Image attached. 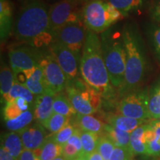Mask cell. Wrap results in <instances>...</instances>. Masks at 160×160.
<instances>
[{"label": "cell", "mask_w": 160, "mask_h": 160, "mask_svg": "<svg viewBox=\"0 0 160 160\" xmlns=\"http://www.w3.org/2000/svg\"><path fill=\"white\" fill-rule=\"evenodd\" d=\"M76 130H77V128L74 126L72 125L71 123H69L65 128H63L61 131L51 135V137L55 142L63 146L69 141V139L75 133Z\"/></svg>", "instance_id": "33"}, {"label": "cell", "mask_w": 160, "mask_h": 160, "mask_svg": "<svg viewBox=\"0 0 160 160\" xmlns=\"http://www.w3.org/2000/svg\"><path fill=\"white\" fill-rule=\"evenodd\" d=\"M147 157L157 158L160 157V142L157 139L147 144Z\"/></svg>", "instance_id": "37"}, {"label": "cell", "mask_w": 160, "mask_h": 160, "mask_svg": "<svg viewBox=\"0 0 160 160\" xmlns=\"http://www.w3.org/2000/svg\"><path fill=\"white\" fill-rule=\"evenodd\" d=\"M89 156H86V155H83L82 154L81 156H79L77 159H76L75 160H88Z\"/></svg>", "instance_id": "45"}, {"label": "cell", "mask_w": 160, "mask_h": 160, "mask_svg": "<svg viewBox=\"0 0 160 160\" xmlns=\"http://www.w3.org/2000/svg\"><path fill=\"white\" fill-rule=\"evenodd\" d=\"M104 133L113 142L116 147L124 148L131 151V133L121 131L110 125H106Z\"/></svg>", "instance_id": "23"}, {"label": "cell", "mask_w": 160, "mask_h": 160, "mask_svg": "<svg viewBox=\"0 0 160 160\" xmlns=\"http://www.w3.org/2000/svg\"><path fill=\"white\" fill-rule=\"evenodd\" d=\"M33 119H34L33 112L28 110L23 112L21 115L14 119L5 121V125L7 128L11 131L19 132L31 125V123Z\"/></svg>", "instance_id": "28"}, {"label": "cell", "mask_w": 160, "mask_h": 160, "mask_svg": "<svg viewBox=\"0 0 160 160\" xmlns=\"http://www.w3.org/2000/svg\"><path fill=\"white\" fill-rule=\"evenodd\" d=\"M102 51L112 85L118 95L125 82L126 53L122 28L113 25L100 33Z\"/></svg>", "instance_id": "4"}, {"label": "cell", "mask_w": 160, "mask_h": 160, "mask_svg": "<svg viewBox=\"0 0 160 160\" xmlns=\"http://www.w3.org/2000/svg\"><path fill=\"white\" fill-rule=\"evenodd\" d=\"M1 147L13 156L16 160H19L22 152L25 149L19 133L13 131L8 132L2 135Z\"/></svg>", "instance_id": "19"}, {"label": "cell", "mask_w": 160, "mask_h": 160, "mask_svg": "<svg viewBox=\"0 0 160 160\" xmlns=\"http://www.w3.org/2000/svg\"><path fill=\"white\" fill-rule=\"evenodd\" d=\"M149 89L140 88L120 98L117 103L119 114L141 120L151 119L149 113Z\"/></svg>", "instance_id": "7"}, {"label": "cell", "mask_w": 160, "mask_h": 160, "mask_svg": "<svg viewBox=\"0 0 160 160\" xmlns=\"http://www.w3.org/2000/svg\"><path fill=\"white\" fill-rule=\"evenodd\" d=\"M44 51L29 45L11 49L8 53L9 64L15 77L39 65Z\"/></svg>", "instance_id": "9"}, {"label": "cell", "mask_w": 160, "mask_h": 160, "mask_svg": "<svg viewBox=\"0 0 160 160\" xmlns=\"http://www.w3.org/2000/svg\"><path fill=\"white\" fill-rule=\"evenodd\" d=\"M9 98L10 102L13 101L17 98H23L27 100L30 104H31L33 101V94L24 84L16 81L10 91Z\"/></svg>", "instance_id": "32"}, {"label": "cell", "mask_w": 160, "mask_h": 160, "mask_svg": "<svg viewBox=\"0 0 160 160\" xmlns=\"http://www.w3.org/2000/svg\"><path fill=\"white\" fill-rule=\"evenodd\" d=\"M149 11L152 19L160 25V0H154L153 2Z\"/></svg>", "instance_id": "38"}, {"label": "cell", "mask_w": 160, "mask_h": 160, "mask_svg": "<svg viewBox=\"0 0 160 160\" xmlns=\"http://www.w3.org/2000/svg\"><path fill=\"white\" fill-rule=\"evenodd\" d=\"M0 160H16L5 148L1 147L0 149Z\"/></svg>", "instance_id": "42"}, {"label": "cell", "mask_w": 160, "mask_h": 160, "mask_svg": "<svg viewBox=\"0 0 160 160\" xmlns=\"http://www.w3.org/2000/svg\"><path fill=\"white\" fill-rule=\"evenodd\" d=\"M17 81L11 68L5 63L1 65L0 71V85H1V97L5 103L10 102L9 93Z\"/></svg>", "instance_id": "20"}, {"label": "cell", "mask_w": 160, "mask_h": 160, "mask_svg": "<svg viewBox=\"0 0 160 160\" xmlns=\"http://www.w3.org/2000/svg\"><path fill=\"white\" fill-rule=\"evenodd\" d=\"M133 153L121 147H116L109 160H133Z\"/></svg>", "instance_id": "35"}, {"label": "cell", "mask_w": 160, "mask_h": 160, "mask_svg": "<svg viewBox=\"0 0 160 160\" xmlns=\"http://www.w3.org/2000/svg\"><path fill=\"white\" fill-rule=\"evenodd\" d=\"M56 95L53 92L47 91L36 98L33 115L37 122L42 124L54 113L53 101Z\"/></svg>", "instance_id": "14"}, {"label": "cell", "mask_w": 160, "mask_h": 160, "mask_svg": "<svg viewBox=\"0 0 160 160\" xmlns=\"http://www.w3.org/2000/svg\"><path fill=\"white\" fill-rule=\"evenodd\" d=\"M82 154L81 151L68 142L62 146V156L67 160H75Z\"/></svg>", "instance_id": "36"}, {"label": "cell", "mask_w": 160, "mask_h": 160, "mask_svg": "<svg viewBox=\"0 0 160 160\" xmlns=\"http://www.w3.org/2000/svg\"><path fill=\"white\" fill-rule=\"evenodd\" d=\"M116 148L113 142L105 133L99 135L97 151L101 154L104 160H109Z\"/></svg>", "instance_id": "31"}, {"label": "cell", "mask_w": 160, "mask_h": 160, "mask_svg": "<svg viewBox=\"0 0 160 160\" xmlns=\"http://www.w3.org/2000/svg\"><path fill=\"white\" fill-rule=\"evenodd\" d=\"M106 120L108 125L121 131L131 133L139 126L147 123L150 120H141L125 117L121 114L108 113L106 116Z\"/></svg>", "instance_id": "18"}, {"label": "cell", "mask_w": 160, "mask_h": 160, "mask_svg": "<svg viewBox=\"0 0 160 160\" xmlns=\"http://www.w3.org/2000/svg\"><path fill=\"white\" fill-rule=\"evenodd\" d=\"M14 102L22 112H25L29 110L30 103L27 100L23 99V98H17V99H14Z\"/></svg>", "instance_id": "41"}, {"label": "cell", "mask_w": 160, "mask_h": 160, "mask_svg": "<svg viewBox=\"0 0 160 160\" xmlns=\"http://www.w3.org/2000/svg\"><path fill=\"white\" fill-rule=\"evenodd\" d=\"M82 17L86 28L100 34L125 17L106 0H93L83 5Z\"/></svg>", "instance_id": "5"}, {"label": "cell", "mask_w": 160, "mask_h": 160, "mask_svg": "<svg viewBox=\"0 0 160 160\" xmlns=\"http://www.w3.org/2000/svg\"><path fill=\"white\" fill-rule=\"evenodd\" d=\"M116 9L121 12L125 17L130 13L139 11L144 7L145 0H106Z\"/></svg>", "instance_id": "25"}, {"label": "cell", "mask_w": 160, "mask_h": 160, "mask_svg": "<svg viewBox=\"0 0 160 160\" xmlns=\"http://www.w3.org/2000/svg\"><path fill=\"white\" fill-rule=\"evenodd\" d=\"M13 5L9 0H0V38L7 40L13 28Z\"/></svg>", "instance_id": "16"}, {"label": "cell", "mask_w": 160, "mask_h": 160, "mask_svg": "<svg viewBox=\"0 0 160 160\" xmlns=\"http://www.w3.org/2000/svg\"><path fill=\"white\" fill-rule=\"evenodd\" d=\"M88 30L84 25H69L55 32L54 42H59L71 50L79 60L87 39Z\"/></svg>", "instance_id": "11"}, {"label": "cell", "mask_w": 160, "mask_h": 160, "mask_svg": "<svg viewBox=\"0 0 160 160\" xmlns=\"http://www.w3.org/2000/svg\"><path fill=\"white\" fill-rule=\"evenodd\" d=\"M16 39L40 51L54 42L49 19V9L41 0H25L13 25Z\"/></svg>", "instance_id": "1"}, {"label": "cell", "mask_w": 160, "mask_h": 160, "mask_svg": "<svg viewBox=\"0 0 160 160\" xmlns=\"http://www.w3.org/2000/svg\"><path fill=\"white\" fill-rule=\"evenodd\" d=\"M150 123L155 133L156 139L160 142V119H151Z\"/></svg>", "instance_id": "40"}, {"label": "cell", "mask_w": 160, "mask_h": 160, "mask_svg": "<svg viewBox=\"0 0 160 160\" xmlns=\"http://www.w3.org/2000/svg\"><path fill=\"white\" fill-rule=\"evenodd\" d=\"M80 6L69 0H61L52 5L49 8V19L51 31L54 34L65 26L83 25Z\"/></svg>", "instance_id": "8"}, {"label": "cell", "mask_w": 160, "mask_h": 160, "mask_svg": "<svg viewBox=\"0 0 160 160\" xmlns=\"http://www.w3.org/2000/svg\"><path fill=\"white\" fill-rule=\"evenodd\" d=\"M70 121H71V118L65 117V116L59 114V113H53L51 117L42 125L44 126L45 129L48 130L50 132H51L52 134H53V133L61 131L63 128L68 125Z\"/></svg>", "instance_id": "29"}, {"label": "cell", "mask_w": 160, "mask_h": 160, "mask_svg": "<svg viewBox=\"0 0 160 160\" xmlns=\"http://www.w3.org/2000/svg\"><path fill=\"white\" fill-rule=\"evenodd\" d=\"M18 133L21 137L24 148L33 151L41 148L48 137L44 126L38 122L29 125Z\"/></svg>", "instance_id": "13"}, {"label": "cell", "mask_w": 160, "mask_h": 160, "mask_svg": "<svg viewBox=\"0 0 160 160\" xmlns=\"http://www.w3.org/2000/svg\"><path fill=\"white\" fill-rule=\"evenodd\" d=\"M126 53L125 82L119 93V99L130 92L142 88L150 71V62L142 37L137 26L127 23L122 28Z\"/></svg>", "instance_id": "3"}, {"label": "cell", "mask_w": 160, "mask_h": 160, "mask_svg": "<svg viewBox=\"0 0 160 160\" xmlns=\"http://www.w3.org/2000/svg\"><path fill=\"white\" fill-rule=\"evenodd\" d=\"M25 76L24 84L33 95L39 96L48 91L45 85L42 68L38 65L31 71L22 73Z\"/></svg>", "instance_id": "15"}, {"label": "cell", "mask_w": 160, "mask_h": 160, "mask_svg": "<svg viewBox=\"0 0 160 160\" xmlns=\"http://www.w3.org/2000/svg\"><path fill=\"white\" fill-rule=\"evenodd\" d=\"M148 122L139 126L131 133V149L133 156L147 157V145L145 140V132Z\"/></svg>", "instance_id": "21"}, {"label": "cell", "mask_w": 160, "mask_h": 160, "mask_svg": "<svg viewBox=\"0 0 160 160\" xmlns=\"http://www.w3.org/2000/svg\"><path fill=\"white\" fill-rule=\"evenodd\" d=\"M53 160H67V159H66L65 158L63 157V156H61V157H57V158H55V159H53Z\"/></svg>", "instance_id": "46"}, {"label": "cell", "mask_w": 160, "mask_h": 160, "mask_svg": "<svg viewBox=\"0 0 160 160\" xmlns=\"http://www.w3.org/2000/svg\"><path fill=\"white\" fill-rule=\"evenodd\" d=\"M99 135L88 131H80V139L82 146V154L90 156L97 151V142Z\"/></svg>", "instance_id": "30"}, {"label": "cell", "mask_w": 160, "mask_h": 160, "mask_svg": "<svg viewBox=\"0 0 160 160\" xmlns=\"http://www.w3.org/2000/svg\"><path fill=\"white\" fill-rule=\"evenodd\" d=\"M69 1L75 3V4H77V5H85L86 3L89 2L91 1H93V0H69Z\"/></svg>", "instance_id": "44"}, {"label": "cell", "mask_w": 160, "mask_h": 160, "mask_svg": "<svg viewBox=\"0 0 160 160\" xmlns=\"http://www.w3.org/2000/svg\"><path fill=\"white\" fill-rule=\"evenodd\" d=\"M80 74L86 84L108 103L119 98L110 79L101 47L100 36L88 31L80 59Z\"/></svg>", "instance_id": "2"}, {"label": "cell", "mask_w": 160, "mask_h": 160, "mask_svg": "<svg viewBox=\"0 0 160 160\" xmlns=\"http://www.w3.org/2000/svg\"><path fill=\"white\" fill-rule=\"evenodd\" d=\"M35 152L40 160H53L62 156V146L55 142L51 136H48L41 148Z\"/></svg>", "instance_id": "22"}, {"label": "cell", "mask_w": 160, "mask_h": 160, "mask_svg": "<svg viewBox=\"0 0 160 160\" xmlns=\"http://www.w3.org/2000/svg\"><path fill=\"white\" fill-rule=\"evenodd\" d=\"M53 112L69 118L74 117L77 113L68 97L62 93L56 95L53 101Z\"/></svg>", "instance_id": "27"}, {"label": "cell", "mask_w": 160, "mask_h": 160, "mask_svg": "<svg viewBox=\"0 0 160 160\" xmlns=\"http://www.w3.org/2000/svg\"><path fill=\"white\" fill-rule=\"evenodd\" d=\"M73 117V122L72 125L80 131L91 132L98 135L103 134L105 132L106 124H104L101 120L92 115L77 113Z\"/></svg>", "instance_id": "17"}, {"label": "cell", "mask_w": 160, "mask_h": 160, "mask_svg": "<svg viewBox=\"0 0 160 160\" xmlns=\"http://www.w3.org/2000/svg\"><path fill=\"white\" fill-rule=\"evenodd\" d=\"M148 107L151 119H160V77L149 90Z\"/></svg>", "instance_id": "24"}, {"label": "cell", "mask_w": 160, "mask_h": 160, "mask_svg": "<svg viewBox=\"0 0 160 160\" xmlns=\"http://www.w3.org/2000/svg\"><path fill=\"white\" fill-rule=\"evenodd\" d=\"M148 41L155 57L160 63V25L150 23L146 28Z\"/></svg>", "instance_id": "26"}, {"label": "cell", "mask_w": 160, "mask_h": 160, "mask_svg": "<svg viewBox=\"0 0 160 160\" xmlns=\"http://www.w3.org/2000/svg\"><path fill=\"white\" fill-rule=\"evenodd\" d=\"M88 160H104V159L99 152L97 151H95L89 156Z\"/></svg>", "instance_id": "43"}, {"label": "cell", "mask_w": 160, "mask_h": 160, "mask_svg": "<svg viewBox=\"0 0 160 160\" xmlns=\"http://www.w3.org/2000/svg\"><path fill=\"white\" fill-rule=\"evenodd\" d=\"M49 50L65 73L68 82L81 78L80 60L71 50L57 41L51 44Z\"/></svg>", "instance_id": "12"}, {"label": "cell", "mask_w": 160, "mask_h": 160, "mask_svg": "<svg viewBox=\"0 0 160 160\" xmlns=\"http://www.w3.org/2000/svg\"><path fill=\"white\" fill-rule=\"evenodd\" d=\"M22 113L23 112L18 107L14 100H13V101L10 102L8 103H6L5 108H4V119H5V121L14 119Z\"/></svg>", "instance_id": "34"}, {"label": "cell", "mask_w": 160, "mask_h": 160, "mask_svg": "<svg viewBox=\"0 0 160 160\" xmlns=\"http://www.w3.org/2000/svg\"><path fill=\"white\" fill-rule=\"evenodd\" d=\"M65 91L77 113L92 115L101 108L102 98L86 84L82 77L68 82Z\"/></svg>", "instance_id": "6"}, {"label": "cell", "mask_w": 160, "mask_h": 160, "mask_svg": "<svg viewBox=\"0 0 160 160\" xmlns=\"http://www.w3.org/2000/svg\"><path fill=\"white\" fill-rule=\"evenodd\" d=\"M19 160H40V159L35 151L24 149L20 155Z\"/></svg>", "instance_id": "39"}, {"label": "cell", "mask_w": 160, "mask_h": 160, "mask_svg": "<svg viewBox=\"0 0 160 160\" xmlns=\"http://www.w3.org/2000/svg\"><path fill=\"white\" fill-rule=\"evenodd\" d=\"M40 65L42 68L44 79L48 91L56 94L65 91L68 79L49 48L48 51H44Z\"/></svg>", "instance_id": "10"}]
</instances>
